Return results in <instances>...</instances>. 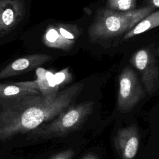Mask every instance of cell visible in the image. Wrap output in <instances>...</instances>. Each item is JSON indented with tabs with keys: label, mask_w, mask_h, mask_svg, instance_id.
Returning <instances> with one entry per match:
<instances>
[{
	"label": "cell",
	"mask_w": 159,
	"mask_h": 159,
	"mask_svg": "<svg viewBox=\"0 0 159 159\" xmlns=\"http://www.w3.org/2000/svg\"><path fill=\"white\" fill-rule=\"evenodd\" d=\"M155 7L148 5L132 11L120 12L99 8L89 27L88 35L91 40H105L127 32L140 20L155 11Z\"/></svg>",
	"instance_id": "1"
},
{
	"label": "cell",
	"mask_w": 159,
	"mask_h": 159,
	"mask_svg": "<svg viewBox=\"0 0 159 159\" xmlns=\"http://www.w3.org/2000/svg\"><path fill=\"white\" fill-rule=\"evenodd\" d=\"M92 101L72 104L50 121L47 122L27 134V139L45 140L65 137L79 130L93 111Z\"/></svg>",
	"instance_id": "2"
},
{
	"label": "cell",
	"mask_w": 159,
	"mask_h": 159,
	"mask_svg": "<svg viewBox=\"0 0 159 159\" xmlns=\"http://www.w3.org/2000/svg\"><path fill=\"white\" fill-rule=\"evenodd\" d=\"M145 97V91L135 72L127 66L119 76L117 108L123 113L129 112Z\"/></svg>",
	"instance_id": "3"
},
{
	"label": "cell",
	"mask_w": 159,
	"mask_h": 159,
	"mask_svg": "<svg viewBox=\"0 0 159 159\" xmlns=\"http://www.w3.org/2000/svg\"><path fill=\"white\" fill-rule=\"evenodd\" d=\"M131 63L140 72L147 93L154 94L159 87V68L154 55L148 49H140L132 57Z\"/></svg>",
	"instance_id": "4"
},
{
	"label": "cell",
	"mask_w": 159,
	"mask_h": 159,
	"mask_svg": "<svg viewBox=\"0 0 159 159\" xmlns=\"http://www.w3.org/2000/svg\"><path fill=\"white\" fill-rule=\"evenodd\" d=\"M24 0H0V36L12 30L25 14Z\"/></svg>",
	"instance_id": "5"
},
{
	"label": "cell",
	"mask_w": 159,
	"mask_h": 159,
	"mask_svg": "<svg viewBox=\"0 0 159 159\" xmlns=\"http://www.w3.org/2000/svg\"><path fill=\"white\" fill-rule=\"evenodd\" d=\"M139 143V130L134 124L119 129L114 138V146L121 159H134Z\"/></svg>",
	"instance_id": "6"
},
{
	"label": "cell",
	"mask_w": 159,
	"mask_h": 159,
	"mask_svg": "<svg viewBox=\"0 0 159 159\" xmlns=\"http://www.w3.org/2000/svg\"><path fill=\"white\" fill-rule=\"evenodd\" d=\"M52 57L47 54H32L17 58L0 71V79L27 73L47 63Z\"/></svg>",
	"instance_id": "7"
},
{
	"label": "cell",
	"mask_w": 159,
	"mask_h": 159,
	"mask_svg": "<svg viewBox=\"0 0 159 159\" xmlns=\"http://www.w3.org/2000/svg\"><path fill=\"white\" fill-rule=\"evenodd\" d=\"M37 79L30 81L14 83L19 86L36 90L47 99H53L60 91V87L56 83L54 74L47 70L39 68L36 70Z\"/></svg>",
	"instance_id": "8"
},
{
	"label": "cell",
	"mask_w": 159,
	"mask_h": 159,
	"mask_svg": "<svg viewBox=\"0 0 159 159\" xmlns=\"http://www.w3.org/2000/svg\"><path fill=\"white\" fill-rule=\"evenodd\" d=\"M40 94L36 90L12 83H0V111L9 108L19 99L30 95Z\"/></svg>",
	"instance_id": "9"
},
{
	"label": "cell",
	"mask_w": 159,
	"mask_h": 159,
	"mask_svg": "<svg viewBox=\"0 0 159 159\" xmlns=\"http://www.w3.org/2000/svg\"><path fill=\"white\" fill-rule=\"evenodd\" d=\"M44 44L50 48L69 51L75 44V41L70 40L60 34L55 24L50 25L45 30L43 35Z\"/></svg>",
	"instance_id": "10"
},
{
	"label": "cell",
	"mask_w": 159,
	"mask_h": 159,
	"mask_svg": "<svg viewBox=\"0 0 159 159\" xmlns=\"http://www.w3.org/2000/svg\"><path fill=\"white\" fill-rule=\"evenodd\" d=\"M159 25V11H155L140 20L130 30L125 33L124 39H129L134 36L144 33Z\"/></svg>",
	"instance_id": "11"
},
{
	"label": "cell",
	"mask_w": 159,
	"mask_h": 159,
	"mask_svg": "<svg viewBox=\"0 0 159 159\" xmlns=\"http://www.w3.org/2000/svg\"><path fill=\"white\" fill-rule=\"evenodd\" d=\"M136 0H107V8L111 10L126 12L135 9Z\"/></svg>",
	"instance_id": "12"
},
{
	"label": "cell",
	"mask_w": 159,
	"mask_h": 159,
	"mask_svg": "<svg viewBox=\"0 0 159 159\" xmlns=\"http://www.w3.org/2000/svg\"><path fill=\"white\" fill-rule=\"evenodd\" d=\"M68 70V68H67L54 75V78L55 80V82L60 88L61 87V85H63L64 84L67 83L69 81L68 80H66V78L70 80V75H69V71Z\"/></svg>",
	"instance_id": "13"
},
{
	"label": "cell",
	"mask_w": 159,
	"mask_h": 159,
	"mask_svg": "<svg viewBox=\"0 0 159 159\" xmlns=\"http://www.w3.org/2000/svg\"><path fill=\"white\" fill-rule=\"evenodd\" d=\"M74 155V150L71 148H68L57 153L50 159H72Z\"/></svg>",
	"instance_id": "14"
},
{
	"label": "cell",
	"mask_w": 159,
	"mask_h": 159,
	"mask_svg": "<svg viewBox=\"0 0 159 159\" xmlns=\"http://www.w3.org/2000/svg\"><path fill=\"white\" fill-rule=\"evenodd\" d=\"M81 159H99V158L95 153H88L84 157H83Z\"/></svg>",
	"instance_id": "15"
},
{
	"label": "cell",
	"mask_w": 159,
	"mask_h": 159,
	"mask_svg": "<svg viewBox=\"0 0 159 159\" xmlns=\"http://www.w3.org/2000/svg\"><path fill=\"white\" fill-rule=\"evenodd\" d=\"M152 3H153L152 6L155 8L159 7V0H152Z\"/></svg>",
	"instance_id": "16"
}]
</instances>
